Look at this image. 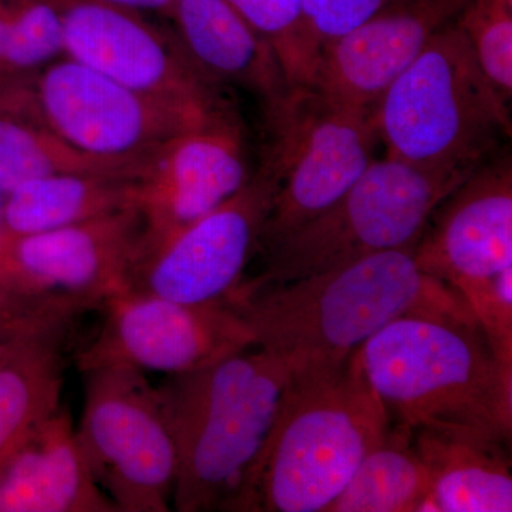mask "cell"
<instances>
[{
	"instance_id": "cell-1",
	"label": "cell",
	"mask_w": 512,
	"mask_h": 512,
	"mask_svg": "<svg viewBox=\"0 0 512 512\" xmlns=\"http://www.w3.org/2000/svg\"><path fill=\"white\" fill-rule=\"evenodd\" d=\"M357 350L293 367L264 446L225 511L326 512L339 497L393 423Z\"/></svg>"
},
{
	"instance_id": "cell-2",
	"label": "cell",
	"mask_w": 512,
	"mask_h": 512,
	"mask_svg": "<svg viewBox=\"0 0 512 512\" xmlns=\"http://www.w3.org/2000/svg\"><path fill=\"white\" fill-rule=\"evenodd\" d=\"M413 251L379 252L227 302L247 323L254 345L295 365L346 359L384 326L412 313L476 319L460 292L421 271Z\"/></svg>"
},
{
	"instance_id": "cell-3",
	"label": "cell",
	"mask_w": 512,
	"mask_h": 512,
	"mask_svg": "<svg viewBox=\"0 0 512 512\" xmlns=\"http://www.w3.org/2000/svg\"><path fill=\"white\" fill-rule=\"evenodd\" d=\"M357 355L393 423L510 441L512 373L476 319L402 316L366 340Z\"/></svg>"
},
{
	"instance_id": "cell-4",
	"label": "cell",
	"mask_w": 512,
	"mask_h": 512,
	"mask_svg": "<svg viewBox=\"0 0 512 512\" xmlns=\"http://www.w3.org/2000/svg\"><path fill=\"white\" fill-rule=\"evenodd\" d=\"M293 367L251 345L157 386L177 447L174 511H225L264 446Z\"/></svg>"
},
{
	"instance_id": "cell-5",
	"label": "cell",
	"mask_w": 512,
	"mask_h": 512,
	"mask_svg": "<svg viewBox=\"0 0 512 512\" xmlns=\"http://www.w3.org/2000/svg\"><path fill=\"white\" fill-rule=\"evenodd\" d=\"M386 156L437 173L471 174L511 136L510 103L478 66L456 20L373 104Z\"/></svg>"
},
{
	"instance_id": "cell-6",
	"label": "cell",
	"mask_w": 512,
	"mask_h": 512,
	"mask_svg": "<svg viewBox=\"0 0 512 512\" xmlns=\"http://www.w3.org/2000/svg\"><path fill=\"white\" fill-rule=\"evenodd\" d=\"M468 175L424 170L386 154L375 158L328 210L262 252L259 274L245 278L231 298L416 247L431 214Z\"/></svg>"
},
{
	"instance_id": "cell-7",
	"label": "cell",
	"mask_w": 512,
	"mask_h": 512,
	"mask_svg": "<svg viewBox=\"0 0 512 512\" xmlns=\"http://www.w3.org/2000/svg\"><path fill=\"white\" fill-rule=\"evenodd\" d=\"M265 117L261 167L275 194L258 254L335 204L377 158L380 143L372 107L333 99L318 87H293Z\"/></svg>"
},
{
	"instance_id": "cell-8",
	"label": "cell",
	"mask_w": 512,
	"mask_h": 512,
	"mask_svg": "<svg viewBox=\"0 0 512 512\" xmlns=\"http://www.w3.org/2000/svg\"><path fill=\"white\" fill-rule=\"evenodd\" d=\"M83 375L76 431L94 480L117 512L173 510L177 447L157 386L130 366Z\"/></svg>"
},
{
	"instance_id": "cell-9",
	"label": "cell",
	"mask_w": 512,
	"mask_h": 512,
	"mask_svg": "<svg viewBox=\"0 0 512 512\" xmlns=\"http://www.w3.org/2000/svg\"><path fill=\"white\" fill-rule=\"evenodd\" d=\"M63 56L156 101L192 128L238 120L220 84L192 62L175 33L104 0H55Z\"/></svg>"
},
{
	"instance_id": "cell-10",
	"label": "cell",
	"mask_w": 512,
	"mask_h": 512,
	"mask_svg": "<svg viewBox=\"0 0 512 512\" xmlns=\"http://www.w3.org/2000/svg\"><path fill=\"white\" fill-rule=\"evenodd\" d=\"M96 336L73 355L80 372L123 365L184 375L254 345L251 330L228 302L184 303L126 292L101 309Z\"/></svg>"
},
{
	"instance_id": "cell-11",
	"label": "cell",
	"mask_w": 512,
	"mask_h": 512,
	"mask_svg": "<svg viewBox=\"0 0 512 512\" xmlns=\"http://www.w3.org/2000/svg\"><path fill=\"white\" fill-rule=\"evenodd\" d=\"M32 109L70 147L141 164L184 131L198 130L156 101L62 56L26 80Z\"/></svg>"
},
{
	"instance_id": "cell-12",
	"label": "cell",
	"mask_w": 512,
	"mask_h": 512,
	"mask_svg": "<svg viewBox=\"0 0 512 512\" xmlns=\"http://www.w3.org/2000/svg\"><path fill=\"white\" fill-rule=\"evenodd\" d=\"M274 194V180L259 167L231 200L140 259L128 292L184 303L227 302L259 252Z\"/></svg>"
},
{
	"instance_id": "cell-13",
	"label": "cell",
	"mask_w": 512,
	"mask_h": 512,
	"mask_svg": "<svg viewBox=\"0 0 512 512\" xmlns=\"http://www.w3.org/2000/svg\"><path fill=\"white\" fill-rule=\"evenodd\" d=\"M143 218L130 208L67 227L10 237L0 245V282L59 293L103 309L130 289L140 255Z\"/></svg>"
},
{
	"instance_id": "cell-14",
	"label": "cell",
	"mask_w": 512,
	"mask_h": 512,
	"mask_svg": "<svg viewBox=\"0 0 512 512\" xmlns=\"http://www.w3.org/2000/svg\"><path fill=\"white\" fill-rule=\"evenodd\" d=\"M251 178L239 120L184 131L165 141L136 178L137 210L143 218L137 264L231 200Z\"/></svg>"
},
{
	"instance_id": "cell-15",
	"label": "cell",
	"mask_w": 512,
	"mask_h": 512,
	"mask_svg": "<svg viewBox=\"0 0 512 512\" xmlns=\"http://www.w3.org/2000/svg\"><path fill=\"white\" fill-rule=\"evenodd\" d=\"M413 255L421 271L460 292L470 308L512 268L510 154L488 158L440 202Z\"/></svg>"
},
{
	"instance_id": "cell-16",
	"label": "cell",
	"mask_w": 512,
	"mask_h": 512,
	"mask_svg": "<svg viewBox=\"0 0 512 512\" xmlns=\"http://www.w3.org/2000/svg\"><path fill=\"white\" fill-rule=\"evenodd\" d=\"M470 0H390L322 52L316 86L333 99L373 107Z\"/></svg>"
},
{
	"instance_id": "cell-17",
	"label": "cell",
	"mask_w": 512,
	"mask_h": 512,
	"mask_svg": "<svg viewBox=\"0 0 512 512\" xmlns=\"http://www.w3.org/2000/svg\"><path fill=\"white\" fill-rule=\"evenodd\" d=\"M0 512H117L63 407L0 464Z\"/></svg>"
},
{
	"instance_id": "cell-18",
	"label": "cell",
	"mask_w": 512,
	"mask_h": 512,
	"mask_svg": "<svg viewBox=\"0 0 512 512\" xmlns=\"http://www.w3.org/2000/svg\"><path fill=\"white\" fill-rule=\"evenodd\" d=\"M170 20L187 55L212 82L248 90L265 110L293 89L272 47L225 0H175Z\"/></svg>"
},
{
	"instance_id": "cell-19",
	"label": "cell",
	"mask_w": 512,
	"mask_h": 512,
	"mask_svg": "<svg viewBox=\"0 0 512 512\" xmlns=\"http://www.w3.org/2000/svg\"><path fill=\"white\" fill-rule=\"evenodd\" d=\"M429 474V512H511L512 476L504 443L439 430L414 431Z\"/></svg>"
},
{
	"instance_id": "cell-20",
	"label": "cell",
	"mask_w": 512,
	"mask_h": 512,
	"mask_svg": "<svg viewBox=\"0 0 512 512\" xmlns=\"http://www.w3.org/2000/svg\"><path fill=\"white\" fill-rule=\"evenodd\" d=\"M143 164L89 156L70 147L40 121L18 83L0 84V195L19 185L66 173L137 178Z\"/></svg>"
},
{
	"instance_id": "cell-21",
	"label": "cell",
	"mask_w": 512,
	"mask_h": 512,
	"mask_svg": "<svg viewBox=\"0 0 512 512\" xmlns=\"http://www.w3.org/2000/svg\"><path fill=\"white\" fill-rule=\"evenodd\" d=\"M137 208L136 178L66 173L37 178L3 197L10 237L37 234Z\"/></svg>"
},
{
	"instance_id": "cell-22",
	"label": "cell",
	"mask_w": 512,
	"mask_h": 512,
	"mask_svg": "<svg viewBox=\"0 0 512 512\" xmlns=\"http://www.w3.org/2000/svg\"><path fill=\"white\" fill-rule=\"evenodd\" d=\"M326 512H429V474L414 431L392 423Z\"/></svg>"
},
{
	"instance_id": "cell-23",
	"label": "cell",
	"mask_w": 512,
	"mask_h": 512,
	"mask_svg": "<svg viewBox=\"0 0 512 512\" xmlns=\"http://www.w3.org/2000/svg\"><path fill=\"white\" fill-rule=\"evenodd\" d=\"M63 384V350H19L0 363V464L62 407Z\"/></svg>"
},
{
	"instance_id": "cell-24",
	"label": "cell",
	"mask_w": 512,
	"mask_h": 512,
	"mask_svg": "<svg viewBox=\"0 0 512 512\" xmlns=\"http://www.w3.org/2000/svg\"><path fill=\"white\" fill-rule=\"evenodd\" d=\"M278 56L292 87H315L322 50L313 39L301 0H225Z\"/></svg>"
},
{
	"instance_id": "cell-25",
	"label": "cell",
	"mask_w": 512,
	"mask_h": 512,
	"mask_svg": "<svg viewBox=\"0 0 512 512\" xmlns=\"http://www.w3.org/2000/svg\"><path fill=\"white\" fill-rule=\"evenodd\" d=\"M10 35L0 82L28 79L63 56L62 16L55 0H5Z\"/></svg>"
},
{
	"instance_id": "cell-26",
	"label": "cell",
	"mask_w": 512,
	"mask_h": 512,
	"mask_svg": "<svg viewBox=\"0 0 512 512\" xmlns=\"http://www.w3.org/2000/svg\"><path fill=\"white\" fill-rule=\"evenodd\" d=\"M456 25L495 90L512 97V0H470Z\"/></svg>"
},
{
	"instance_id": "cell-27",
	"label": "cell",
	"mask_w": 512,
	"mask_h": 512,
	"mask_svg": "<svg viewBox=\"0 0 512 512\" xmlns=\"http://www.w3.org/2000/svg\"><path fill=\"white\" fill-rule=\"evenodd\" d=\"M390 0H301L303 15L320 50L359 28Z\"/></svg>"
},
{
	"instance_id": "cell-28",
	"label": "cell",
	"mask_w": 512,
	"mask_h": 512,
	"mask_svg": "<svg viewBox=\"0 0 512 512\" xmlns=\"http://www.w3.org/2000/svg\"><path fill=\"white\" fill-rule=\"evenodd\" d=\"M104 2L114 3V5L124 6V8L137 10V12L156 13L163 18L170 19L173 13L175 0H104Z\"/></svg>"
},
{
	"instance_id": "cell-29",
	"label": "cell",
	"mask_w": 512,
	"mask_h": 512,
	"mask_svg": "<svg viewBox=\"0 0 512 512\" xmlns=\"http://www.w3.org/2000/svg\"><path fill=\"white\" fill-rule=\"evenodd\" d=\"M9 35L10 18L8 6H6L5 0H0V74H2L6 50H8Z\"/></svg>"
},
{
	"instance_id": "cell-30",
	"label": "cell",
	"mask_w": 512,
	"mask_h": 512,
	"mask_svg": "<svg viewBox=\"0 0 512 512\" xmlns=\"http://www.w3.org/2000/svg\"><path fill=\"white\" fill-rule=\"evenodd\" d=\"M2 204H3V195H0V245H2L3 239L6 237L5 228H3L2 222Z\"/></svg>"
},
{
	"instance_id": "cell-31",
	"label": "cell",
	"mask_w": 512,
	"mask_h": 512,
	"mask_svg": "<svg viewBox=\"0 0 512 512\" xmlns=\"http://www.w3.org/2000/svg\"><path fill=\"white\" fill-rule=\"evenodd\" d=\"M18 352H19V350H18ZM12 353H15V352H12ZM12 353H8V355H0V363H2V362H3V360H5V359H6V357H8V356L12 355Z\"/></svg>"
}]
</instances>
